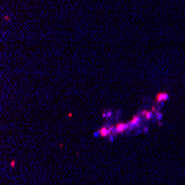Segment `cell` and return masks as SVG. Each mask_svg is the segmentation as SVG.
<instances>
[{"label":"cell","instance_id":"cell-1","mask_svg":"<svg viewBox=\"0 0 185 185\" xmlns=\"http://www.w3.org/2000/svg\"><path fill=\"white\" fill-rule=\"evenodd\" d=\"M114 132V127L113 125H104L99 129V131L95 133L94 135H100L103 138H111L112 139V133Z\"/></svg>","mask_w":185,"mask_h":185},{"label":"cell","instance_id":"cell-2","mask_svg":"<svg viewBox=\"0 0 185 185\" xmlns=\"http://www.w3.org/2000/svg\"><path fill=\"white\" fill-rule=\"evenodd\" d=\"M130 130V124L129 122H118L114 125V133L116 134H122L124 132Z\"/></svg>","mask_w":185,"mask_h":185},{"label":"cell","instance_id":"cell-3","mask_svg":"<svg viewBox=\"0 0 185 185\" xmlns=\"http://www.w3.org/2000/svg\"><path fill=\"white\" fill-rule=\"evenodd\" d=\"M142 122V116L140 114H136V115H133L132 119L129 121V124H130V130L132 129H136L138 127H140V124Z\"/></svg>","mask_w":185,"mask_h":185},{"label":"cell","instance_id":"cell-4","mask_svg":"<svg viewBox=\"0 0 185 185\" xmlns=\"http://www.w3.org/2000/svg\"><path fill=\"white\" fill-rule=\"evenodd\" d=\"M140 115H141L142 118H144L146 121L152 120L153 111H152V110H142L141 112H140Z\"/></svg>","mask_w":185,"mask_h":185},{"label":"cell","instance_id":"cell-5","mask_svg":"<svg viewBox=\"0 0 185 185\" xmlns=\"http://www.w3.org/2000/svg\"><path fill=\"white\" fill-rule=\"evenodd\" d=\"M169 99V95H167V93H165V92H160V93H157V95L155 97V102L157 103H160V102H163L165 101V100H167Z\"/></svg>","mask_w":185,"mask_h":185},{"label":"cell","instance_id":"cell-6","mask_svg":"<svg viewBox=\"0 0 185 185\" xmlns=\"http://www.w3.org/2000/svg\"><path fill=\"white\" fill-rule=\"evenodd\" d=\"M111 115H112V112H111V111H109L108 113H103V116H105V118H110Z\"/></svg>","mask_w":185,"mask_h":185}]
</instances>
